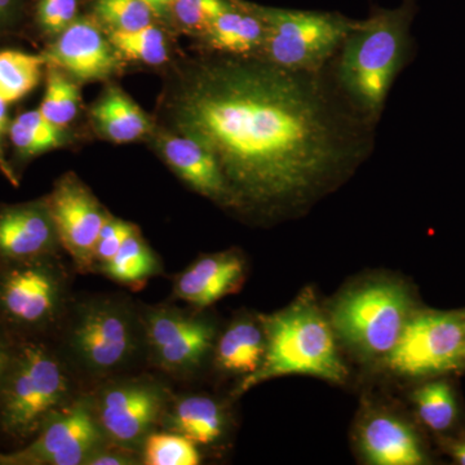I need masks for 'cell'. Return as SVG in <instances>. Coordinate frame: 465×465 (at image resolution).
Returning <instances> with one entry per match:
<instances>
[{"label":"cell","instance_id":"cell-20","mask_svg":"<svg viewBox=\"0 0 465 465\" xmlns=\"http://www.w3.org/2000/svg\"><path fill=\"white\" fill-rule=\"evenodd\" d=\"M224 412L215 400L202 394L171 399L159 427L182 434L197 445H213L224 433Z\"/></svg>","mask_w":465,"mask_h":465},{"label":"cell","instance_id":"cell-38","mask_svg":"<svg viewBox=\"0 0 465 465\" xmlns=\"http://www.w3.org/2000/svg\"><path fill=\"white\" fill-rule=\"evenodd\" d=\"M143 2L148 5L154 16L164 17L171 15L173 0H143Z\"/></svg>","mask_w":465,"mask_h":465},{"label":"cell","instance_id":"cell-39","mask_svg":"<svg viewBox=\"0 0 465 465\" xmlns=\"http://www.w3.org/2000/svg\"><path fill=\"white\" fill-rule=\"evenodd\" d=\"M454 455L459 463L465 465V443L455 446Z\"/></svg>","mask_w":465,"mask_h":465},{"label":"cell","instance_id":"cell-10","mask_svg":"<svg viewBox=\"0 0 465 465\" xmlns=\"http://www.w3.org/2000/svg\"><path fill=\"white\" fill-rule=\"evenodd\" d=\"M106 442L90 394H79L23 449L0 452V465H84Z\"/></svg>","mask_w":465,"mask_h":465},{"label":"cell","instance_id":"cell-6","mask_svg":"<svg viewBox=\"0 0 465 465\" xmlns=\"http://www.w3.org/2000/svg\"><path fill=\"white\" fill-rule=\"evenodd\" d=\"M70 284L58 253L0 262V327L16 339H47L72 304Z\"/></svg>","mask_w":465,"mask_h":465},{"label":"cell","instance_id":"cell-27","mask_svg":"<svg viewBox=\"0 0 465 465\" xmlns=\"http://www.w3.org/2000/svg\"><path fill=\"white\" fill-rule=\"evenodd\" d=\"M109 41L118 54L148 65H161L168 60L166 36L154 24L134 32H112Z\"/></svg>","mask_w":465,"mask_h":465},{"label":"cell","instance_id":"cell-1","mask_svg":"<svg viewBox=\"0 0 465 465\" xmlns=\"http://www.w3.org/2000/svg\"><path fill=\"white\" fill-rule=\"evenodd\" d=\"M170 112L177 134L215 155L238 208L304 203L374 145V124L349 108L326 69L291 72L258 57L195 64Z\"/></svg>","mask_w":465,"mask_h":465},{"label":"cell","instance_id":"cell-29","mask_svg":"<svg viewBox=\"0 0 465 465\" xmlns=\"http://www.w3.org/2000/svg\"><path fill=\"white\" fill-rule=\"evenodd\" d=\"M419 415L430 430H446L457 418V402L450 385L443 381L430 382L414 393Z\"/></svg>","mask_w":465,"mask_h":465},{"label":"cell","instance_id":"cell-8","mask_svg":"<svg viewBox=\"0 0 465 465\" xmlns=\"http://www.w3.org/2000/svg\"><path fill=\"white\" fill-rule=\"evenodd\" d=\"M409 293L400 284L375 282L349 291L333 305V330L367 356L388 353L412 316Z\"/></svg>","mask_w":465,"mask_h":465},{"label":"cell","instance_id":"cell-19","mask_svg":"<svg viewBox=\"0 0 465 465\" xmlns=\"http://www.w3.org/2000/svg\"><path fill=\"white\" fill-rule=\"evenodd\" d=\"M363 457L375 465H419L425 457L409 425L391 415H378L360 433Z\"/></svg>","mask_w":465,"mask_h":465},{"label":"cell","instance_id":"cell-5","mask_svg":"<svg viewBox=\"0 0 465 465\" xmlns=\"http://www.w3.org/2000/svg\"><path fill=\"white\" fill-rule=\"evenodd\" d=\"M265 332V354L253 374L244 376L234 396L258 384L286 375H311L331 382L347 379L330 323L313 296L305 293L295 302L260 318Z\"/></svg>","mask_w":465,"mask_h":465},{"label":"cell","instance_id":"cell-9","mask_svg":"<svg viewBox=\"0 0 465 465\" xmlns=\"http://www.w3.org/2000/svg\"><path fill=\"white\" fill-rule=\"evenodd\" d=\"M90 397L106 440L139 452L146 437L161 425L171 400L167 388L149 376H114L99 382Z\"/></svg>","mask_w":465,"mask_h":465},{"label":"cell","instance_id":"cell-32","mask_svg":"<svg viewBox=\"0 0 465 465\" xmlns=\"http://www.w3.org/2000/svg\"><path fill=\"white\" fill-rule=\"evenodd\" d=\"M136 228L137 226L131 224V223L110 216L100 232L99 241H97L96 249H94V273L100 274L104 266L112 262L124 242L127 240L128 235Z\"/></svg>","mask_w":465,"mask_h":465},{"label":"cell","instance_id":"cell-34","mask_svg":"<svg viewBox=\"0 0 465 465\" xmlns=\"http://www.w3.org/2000/svg\"><path fill=\"white\" fill-rule=\"evenodd\" d=\"M143 464L142 454L134 450L122 448L112 442L104 443L90 458L84 465H136Z\"/></svg>","mask_w":465,"mask_h":465},{"label":"cell","instance_id":"cell-4","mask_svg":"<svg viewBox=\"0 0 465 465\" xmlns=\"http://www.w3.org/2000/svg\"><path fill=\"white\" fill-rule=\"evenodd\" d=\"M76 378L45 338L17 339L14 361L0 388V432L29 442L79 396Z\"/></svg>","mask_w":465,"mask_h":465},{"label":"cell","instance_id":"cell-3","mask_svg":"<svg viewBox=\"0 0 465 465\" xmlns=\"http://www.w3.org/2000/svg\"><path fill=\"white\" fill-rule=\"evenodd\" d=\"M57 333L61 357L75 378L87 381L121 374L145 348L142 313L122 296L72 302Z\"/></svg>","mask_w":465,"mask_h":465},{"label":"cell","instance_id":"cell-21","mask_svg":"<svg viewBox=\"0 0 465 465\" xmlns=\"http://www.w3.org/2000/svg\"><path fill=\"white\" fill-rule=\"evenodd\" d=\"M91 118L100 136L116 143L136 142L153 130L146 113L118 87L104 92L91 110Z\"/></svg>","mask_w":465,"mask_h":465},{"label":"cell","instance_id":"cell-36","mask_svg":"<svg viewBox=\"0 0 465 465\" xmlns=\"http://www.w3.org/2000/svg\"><path fill=\"white\" fill-rule=\"evenodd\" d=\"M17 339L0 327V388L9 371L15 351H16Z\"/></svg>","mask_w":465,"mask_h":465},{"label":"cell","instance_id":"cell-22","mask_svg":"<svg viewBox=\"0 0 465 465\" xmlns=\"http://www.w3.org/2000/svg\"><path fill=\"white\" fill-rule=\"evenodd\" d=\"M265 345L262 322L240 318L222 333L213 347L216 366L228 374H253L264 360Z\"/></svg>","mask_w":465,"mask_h":465},{"label":"cell","instance_id":"cell-18","mask_svg":"<svg viewBox=\"0 0 465 465\" xmlns=\"http://www.w3.org/2000/svg\"><path fill=\"white\" fill-rule=\"evenodd\" d=\"M208 47L232 57H258L265 42L266 25L251 2L229 0L228 7L204 34Z\"/></svg>","mask_w":465,"mask_h":465},{"label":"cell","instance_id":"cell-23","mask_svg":"<svg viewBox=\"0 0 465 465\" xmlns=\"http://www.w3.org/2000/svg\"><path fill=\"white\" fill-rule=\"evenodd\" d=\"M162 273V262L143 240L139 228L134 229L101 275L131 289H140L150 278Z\"/></svg>","mask_w":465,"mask_h":465},{"label":"cell","instance_id":"cell-13","mask_svg":"<svg viewBox=\"0 0 465 465\" xmlns=\"http://www.w3.org/2000/svg\"><path fill=\"white\" fill-rule=\"evenodd\" d=\"M61 247L78 273H94V256L110 213L74 173L61 177L47 198Z\"/></svg>","mask_w":465,"mask_h":465},{"label":"cell","instance_id":"cell-12","mask_svg":"<svg viewBox=\"0 0 465 465\" xmlns=\"http://www.w3.org/2000/svg\"><path fill=\"white\" fill-rule=\"evenodd\" d=\"M465 320L457 314H412L387 354L388 366L406 376L437 374L460 363Z\"/></svg>","mask_w":465,"mask_h":465},{"label":"cell","instance_id":"cell-24","mask_svg":"<svg viewBox=\"0 0 465 465\" xmlns=\"http://www.w3.org/2000/svg\"><path fill=\"white\" fill-rule=\"evenodd\" d=\"M8 137L20 161H29L51 150L63 148L67 143L65 128L51 124L39 110L17 115L9 124Z\"/></svg>","mask_w":465,"mask_h":465},{"label":"cell","instance_id":"cell-31","mask_svg":"<svg viewBox=\"0 0 465 465\" xmlns=\"http://www.w3.org/2000/svg\"><path fill=\"white\" fill-rule=\"evenodd\" d=\"M228 5L229 0H173L171 15L183 29L204 35Z\"/></svg>","mask_w":465,"mask_h":465},{"label":"cell","instance_id":"cell-26","mask_svg":"<svg viewBox=\"0 0 465 465\" xmlns=\"http://www.w3.org/2000/svg\"><path fill=\"white\" fill-rule=\"evenodd\" d=\"M81 105V92L74 82L70 81L65 73L50 66L45 97H43L39 112L45 119L65 128L74 121Z\"/></svg>","mask_w":465,"mask_h":465},{"label":"cell","instance_id":"cell-25","mask_svg":"<svg viewBox=\"0 0 465 465\" xmlns=\"http://www.w3.org/2000/svg\"><path fill=\"white\" fill-rule=\"evenodd\" d=\"M47 61L42 54L0 51V99L14 104L35 90Z\"/></svg>","mask_w":465,"mask_h":465},{"label":"cell","instance_id":"cell-40","mask_svg":"<svg viewBox=\"0 0 465 465\" xmlns=\"http://www.w3.org/2000/svg\"><path fill=\"white\" fill-rule=\"evenodd\" d=\"M465 362V341L463 342V347H461V351H460V362Z\"/></svg>","mask_w":465,"mask_h":465},{"label":"cell","instance_id":"cell-11","mask_svg":"<svg viewBox=\"0 0 465 465\" xmlns=\"http://www.w3.org/2000/svg\"><path fill=\"white\" fill-rule=\"evenodd\" d=\"M140 313L150 362L164 374H192L215 347V327L204 318L168 305L145 308Z\"/></svg>","mask_w":465,"mask_h":465},{"label":"cell","instance_id":"cell-33","mask_svg":"<svg viewBox=\"0 0 465 465\" xmlns=\"http://www.w3.org/2000/svg\"><path fill=\"white\" fill-rule=\"evenodd\" d=\"M76 0H38L35 20L45 34L58 35L76 20Z\"/></svg>","mask_w":465,"mask_h":465},{"label":"cell","instance_id":"cell-7","mask_svg":"<svg viewBox=\"0 0 465 465\" xmlns=\"http://www.w3.org/2000/svg\"><path fill=\"white\" fill-rule=\"evenodd\" d=\"M251 5L266 25L258 58L291 72H323L357 24L336 12Z\"/></svg>","mask_w":465,"mask_h":465},{"label":"cell","instance_id":"cell-16","mask_svg":"<svg viewBox=\"0 0 465 465\" xmlns=\"http://www.w3.org/2000/svg\"><path fill=\"white\" fill-rule=\"evenodd\" d=\"M158 149L173 173L208 200L225 207H237L215 155L197 140L182 134H162Z\"/></svg>","mask_w":465,"mask_h":465},{"label":"cell","instance_id":"cell-2","mask_svg":"<svg viewBox=\"0 0 465 465\" xmlns=\"http://www.w3.org/2000/svg\"><path fill=\"white\" fill-rule=\"evenodd\" d=\"M414 16L415 0L375 9L357 21L326 67L342 100L369 124L381 119L391 85L411 56Z\"/></svg>","mask_w":465,"mask_h":465},{"label":"cell","instance_id":"cell-35","mask_svg":"<svg viewBox=\"0 0 465 465\" xmlns=\"http://www.w3.org/2000/svg\"><path fill=\"white\" fill-rule=\"evenodd\" d=\"M8 104L0 99V173L5 174L12 185L18 186V176L16 170L9 163L7 155H5V142L8 136L9 130Z\"/></svg>","mask_w":465,"mask_h":465},{"label":"cell","instance_id":"cell-28","mask_svg":"<svg viewBox=\"0 0 465 465\" xmlns=\"http://www.w3.org/2000/svg\"><path fill=\"white\" fill-rule=\"evenodd\" d=\"M140 454L145 465H197L201 461L197 443L168 430L150 433Z\"/></svg>","mask_w":465,"mask_h":465},{"label":"cell","instance_id":"cell-30","mask_svg":"<svg viewBox=\"0 0 465 465\" xmlns=\"http://www.w3.org/2000/svg\"><path fill=\"white\" fill-rule=\"evenodd\" d=\"M94 12L110 33L143 29L154 16L143 0H94Z\"/></svg>","mask_w":465,"mask_h":465},{"label":"cell","instance_id":"cell-17","mask_svg":"<svg viewBox=\"0 0 465 465\" xmlns=\"http://www.w3.org/2000/svg\"><path fill=\"white\" fill-rule=\"evenodd\" d=\"M246 275L244 260L237 252L202 256L177 275L173 296L195 308H207L237 292Z\"/></svg>","mask_w":465,"mask_h":465},{"label":"cell","instance_id":"cell-15","mask_svg":"<svg viewBox=\"0 0 465 465\" xmlns=\"http://www.w3.org/2000/svg\"><path fill=\"white\" fill-rule=\"evenodd\" d=\"M63 250L47 200L0 206V262L56 255Z\"/></svg>","mask_w":465,"mask_h":465},{"label":"cell","instance_id":"cell-37","mask_svg":"<svg viewBox=\"0 0 465 465\" xmlns=\"http://www.w3.org/2000/svg\"><path fill=\"white\" fill-rule=\"evenodd\" d=\"M25 0H0V30L8 29L23 16Z\"/></svg>","mask_w":465,"mask_h":465},{"label":"cell","instance_id":"cell-14","mask_svg":"<svg viewBox=\"0 0 465 465\" xmlns=\"http://www.w3.org/2000/svg\"><path fill=\"white\" fill-rule=\"evenodd\" d=\"M43 56L47 66L79 82L103 81L119 67L118 51L90 18H76Z\"/></svg>","mask_w":465,"mask_h":465}]
</instances>
